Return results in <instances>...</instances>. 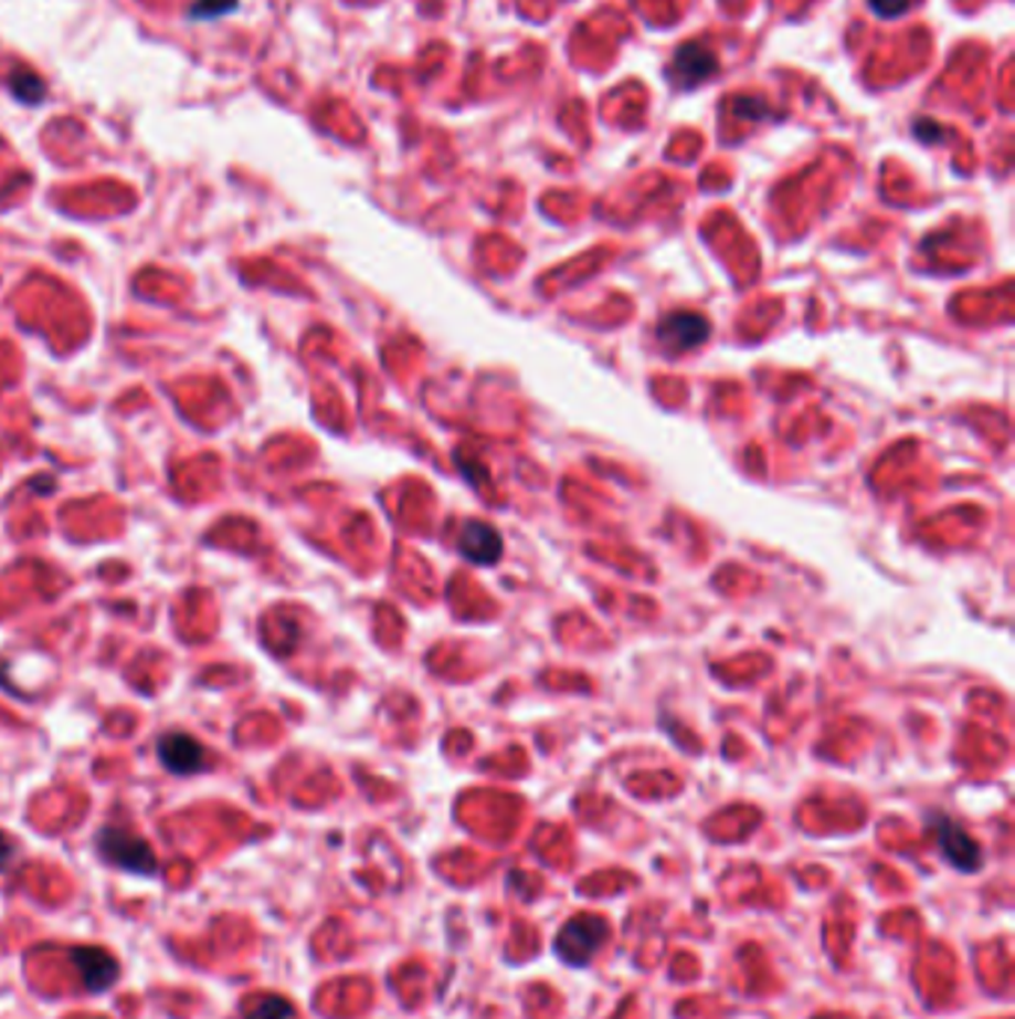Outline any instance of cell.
<instances>
[{
	"instance_id": "obj_1",
	"label": "cell",
	"mask_w": 1015,
	"mask_h": 1019,
	"mask_svg": "<svg viewBox=\"0 0 1015 1019\" xmlns=\"http://www.w3.org/2000/svg\"><path fill=\"white\" fill-rule=\"evenodd\" d=\"M611 939V927L602 915H575L554 936V954L572 969H586Z\"/></svg>"
},
{
	"instance_id": "obj_2",
	"label": "cell",
	"mask_w": 1015,
	"mask_h": 1019,
	"mask_svg": "<svg viewBox=\"0 0 1015 1019\" xmlns=\"http://www.w3.org/2000/svg\"><path fill=\"white\" fill-rule=\"evenodd\" d=\"M96 850L105 862L131 876H156L158 873L156 850L149 847V841L137 838L128 829H114V826L102 829L96 838Z\"/></svg>"
},
{
	"instance_id": "obj_3",
	"label": "cell",
	"mask_w": 1015,
	"mask_h": 1019,
	"mask_svg": "<svg viewBox=\"0 0 1015 1019\" xmlns=\"http://www.w3.org/2000/svg\"><path fill=\"white\" fill-rule=\"evenodd\" d=\"M929 826H932L938 850L950 868H956L959 873H976L983 868V847L976 843V838L968 834L965 826L950 820L948 813H929Z\"/></svg>"
},
{
	"instance_id": "obj_4",
	"label": "cell",
	"mask_w": 1015,
	"mask_h": 1019,
	"mask_svg": "<svg viewBox=\"0 0 1015 1019\" xmlns=\"http://www.w3.org/2000/svg\"><path fill=\"white\" fill-rule=\"evenodd\" d=\"M68 960L78 969L81 980L89 992H108L119 980V963L105 948L78 945V948L68 950Z\"/></svg>"
},
{
	"instance_id": "obj_5",
	"label": "cell",
	"mask_w": 1015,
	"mask_h": 1019,
	"mask_svg": "<svg viewBox=\"0 0 1015 1019\" xmlns=\"http://www.w3.org/2000/svg\"><path fill=\"white\" fill-rule=\"evenodd\" d=\"M715 70H718V54H715L709 45L704 42H688L683 49L674 54V63H670V78L679 87L691 90L697 87L700 81L712 78Z\"/></svg>"
},
{
	"instance_id": "obj_6",
	"label": "cell",
	"mask_w": 1015,
	"mask_h": 1019,
	"mask_svg": "<svg viewBox=\"0 0 1015 1019\" xmlns=\"http://www.w3.org/2000/svg\"><path fill=\"white\" fill-rule=\"evenodd\" d=\"M158 760L173 775H194L205 766V748L188 734H167L158 739Z\"/></svg>"
},
{
	"instance_id": "obj_7",
	"label": "cell",
	"mask_w": 1015,
	"mask_h": 1019,
	"mask_svg": "<svg viewBox=\"0 0 1015 1019\" xmlns=\"http://www.w3.org/2000/svg\"><path fill=\"white\" fill-rule=\"evenodd\" d=\"M658 344L667 353H685L700 346L709 337V323L697 314H670L658 325Z\"/></svg>"
},
{
	"instance_id": "obj_8",
	"label": "cell",
	"mask_w": 1015,
	"mask_h": 1019,
	"mask_svg": "<svg viewBox=\"0 0 1015 1019\" xmlns=\"http://www.w3.org/2000/svg\"><path fill=\"white\" fill-rule=\"evenodd\" d=\"M459 549L462 555L474 564H495L500 558V551H504V539L491 525L486 522H468L465 528H462L459 537Z\"/></svg>"
},
{
	"instance_id": "obj_9",
	"label": "cell",
	"mask_w": 1015,
	"mask_h": 1019,
	"mask_svg": "<svg viewBox=\"0 0 1015 1019\" xmlns=\"http://www.w3.org/2000/svg\"><path fill=\"white\" fill-rule=\"evenodd\" d=\"M295 1005L284 996H265L244 1013V1019H293Z\"/></svg>"
},
{
	"instance_id": "obj_10",
	"label": "cell",
	"mask_w": 1015,
	"mask_h": 1019,
	"mask_svg": "<svg viewBox=\"0 0 1015 1019\" xmlns=\"http://www.w3.org/2000/svg\"><path fill=\"white\" fill-rule=\"evenodd\" d=\"M908 3H911V0H869L873 12L881 15V19H897V15H902V12L908 10Z\"/></svg>"
},
{
	"instance_id": "obj_11",
	"label": "cell",
	"mask_w": 1015,
	"mask_h": 1019,
	"mask_svg": "<svg viewBox=\"0 0 1015 1019\" xmlns=\"http://www.w3.org/2000/svg\"><path fill=\"white\" fill-rule=\"evenodd\" d=\"M21 78H24V75H21ZM12 93H15L19 98H30V102H36V98L42 96V84L33 78L30 72H28V78H24V84L12 75Z\"/></svg>"
},
{
	"instance_id": "obj_12",
	"label": "cell",
	"mask_w": 1015,
	"mask_h": 1019,
	"mask_svg": "<svg viewBox=\"0 0 1015 1019\" xmlns=\"http://www.w3.org/2000/svg\"><path fill=\"white\" fill-rule=\"evenodd\" d=\"M15 853H19V847L12 841L10 834L0 829V871H7L12 862H15Z\"/></svg>"
},
{
	"instance_id": "obj_13",
	"label": "cell",
	"mask_w": 1015,
	"mask_h": 1019,
	"mask_svg": "<svg viewBox=\"0 0 1015 1019\" xmlns=\"http://www.w3.org/2000/svg\"><path fill=\"white\" fill-rule=\"evenodd\" d=\"M235 7V0H224V3H221V0H212V12H221V10H233ZM191 15H197V19H205V15H209V10H205V7H194V10H191Z\"/></svg>"
}]
</instances>
